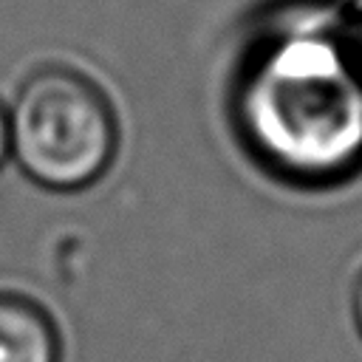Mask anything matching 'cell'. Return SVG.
<instances>
[{
    "label": "cell",
    "instance_id": "cell-5",
    "mask_svg": "<svg viewBox=\"0 0 362 362\" xmlns=\"http://www.w3.org/2000/svg\"><path fill=\"white\" fill-rule=\"evenodd\" d=\"M351 311H354V322H356V331L362 337V272L354 283V300H351Z\"/></svg>",
    "mask_w": 362,
    "mask_h": 362
},
{
    "label": "cell",
    "instance_id": "cell-3",
    "mask_svg": "<svg viewBox=\"0 0 362 362\" xmlns=\"http://www.w3.org/2000/svg\"><path fill=\"white\" fill-rule=\"evenodd\" d=\"M0 362H62V334L51 311L20 291H0Z\"/></svg>",
    "mask_w": 362,
    "mask_h": 362
},
{
    "label": "cell",
    "instance_id": "cell-2",
    "mask_svg": "<svg viewBox=\"0 0 362 362\" xmlns=\"http://www.w3.org/2000/svg\"><path fill=\"white\" fill-rule=\"evenodd\" d=\"M11 158L37 187L79 192L116 161L119 116L107 90L79 68H34L8 105Z\"/></svg>",
    "mask_w": 362,
    "mask_h": 362
},
{
    "label": "cell",
    "instance_id": "cell-1",
    "mask_svg": "<svg viewBox=\"0 0 362 362\" xmlns=\"http://www.w3.org/2000/svg\"><path fill=\"white\" fill-rule=\"evenodd\" d=\"M238 119L266 167L300 181L351 175L362 164V51L317 25L266 40L243 65Z\"/></svg>",
    "mask_w": 362,
    "mask_h": 362
},
{
    "label": "cell",
    "instance_id": "cell-4",
    "mask_svg": "<svg viewBox=\"0 0 362 362\" xmlns=\"http://www.w3.org/2000/svg\"><path fill=\"white\" fill-rule=\"evenodd\" d=\"M11 158V127H8V107L0 102V167Z\"/></svg>",
    "mask_w": 362,
    "mask_h": 362
}]
</instances>
